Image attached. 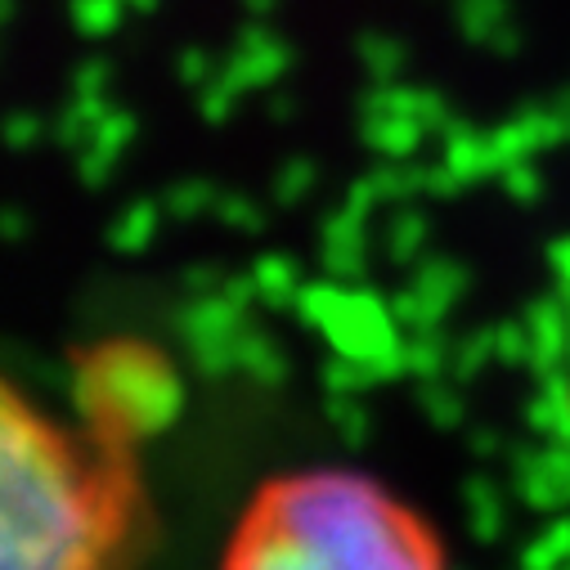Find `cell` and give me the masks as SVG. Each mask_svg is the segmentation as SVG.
Masks as SVG:
<instances>
[{"label": "cell", "instance_id": "obj_1", "mask_svg": "<svg viewBox=\"0 0 570 570\" xmlns=\"http://www.w3.org/2000/svg\"><path fill=\"white\" fill-rule=\"evenodd\" d=\"M139 521L130 445L0 400V570H121Z\"/></svg>", "mask_w": 570, "mask_h": 570}, {"label": "cell", "instance_id": "obj_2", "mask_svg": "<svg viewBox=\"0 0 570 570\" xmlns=\"http://www.w3.org/2000/svg\"><path fill=\"white\" fill-rule=\"evenodd\" d=\"M220 570H450L436 530L346 468L269 476L229 530Z\"/></svg>", "mask_w": 570, "mask_h": 570}]
</instances>
